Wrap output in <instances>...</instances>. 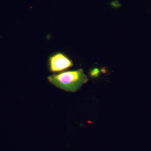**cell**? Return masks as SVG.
<instances>
[{
  "label": "cell",
  "instance_id": "obj_2",
  "mask_svg": "<svg viewBox=\"0 0 151 151\" xmlns=\"http://www.w3.org/2000/svg\"><path fill=\"white\" fill-rule=\"evenodd\" d=\"M73 66L72 60L61 52L54 53L49 58V68L53 73L63 71Z\"/></svg>",
  "mask_w": 151,
  "mask_h": 151
},
{
  "label": "cell",
  "instance_id": "obj_3",
  "mask_svg": "<svg viewBox=\"0 0 151 151\" xmlns=\"http://www.w3.org/2000/svg\"><path fill=\"white\" fill-rule=\"evenodd\" d=\"M99 73H100V71L97 68H95V69H93L90 72V75L92 76L93 77H97L99 75Z\"/></svg>",
  "mask_w": 151,
  "mask_h": 151
},
{
  "label": "cell",
  "instance_id": "obj_1",
  "mask_svg": "<svg viewBox=\"0 0 151 151\" xmlns=\"http://www.w3.org/2000/svg\"><path fill=\"white\" fill-rule=\"evenodd\" d=\"M48 81L55 86L68 92L78 91L88 78L82 69L65 71L50 76Z\"/></svg>",
  "mask_w": 151,
  "mask_h": 151
}]
</instances>
